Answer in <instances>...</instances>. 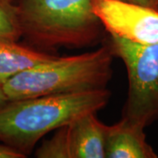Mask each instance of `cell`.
<instances>
[{"instance_id":"obj_1","label":"cell","mask_w":158,"mask_h":158,"mask_svg":"<svg viewBox=\"0 0 158 158\" xmlns=\"http://www.w3.org/2000/svg\"><path fill=\"white\" fill-rule=\"evenodd\" d=\"M106 89L9 100L0 107V141L27 156L37 142L89 113H97L109 101Z\"/></svg>"},{"instance_id":"obj_2","label":"cell","mask_w":158,"mask_h":158,"mask_svg":"<svg viewBox=\"0 0 158 158\" xmlns=\"http://www.w3.org/2000/svg\"><path fill=\"white\" fill-rule=\"evenodd\" d=\"M113 56L108 44L82 55L58 56L17 74L2 87L8 100L106 89Z\"/></svg>"},{"instance_id":"obj_3","label":"cell","mask_w":158,"mask_h":158,"mask_svg":"<svg viewBox=\"0 0 158 158\" xmlns=\"http://www.w3.org/2000/svg\"><path fill=\"white\" fill-rule=\"evenodd\" d=\"M22 36L45 50L91 46L105 28L91 0H15Z\"/></svg>"},{"instance_id":"obj_4","label":"cell","mask_w":158,"mask_h":158,"mask_svg":"<svg viewBox=\"0 0 158 158\" xmlns=\"http://www.w3.org/2000/svg\"><path fill=\"white\" fill-rule=\"evenodd\" d=\"M113 56L124 62L128 94L122 117L146 127L158 120V42L139 44L109 34Z\"/></svg>"},{"instance_id":"obj_5","label":"cell","mask_w":158,"mask_h":158,"mask_svg":"<svg viewBox=\"0 0 158 158\" xmlns=\"http://www.w3.org/2000/svg\"><path fill=\"white\" fill-rule=\"evenodd\" d=\"M91 6L109 34L139 44L158 42V9L121 0H91Z\"/></svg>"},{"instance_id":"obj_6","label":"cell","mask_w":158,"mask_h":158,"mask_svg":"<svg viewBox=\"0 0 158 158\" xmlns=\"http://www.w3.org/2000/svg\"><path fill=\"white\" fill-rule=\"evenodd\" d=\"M144 127L128 118L107 126L106 158H156L157 155L146 141Z\"/></svg>"},{"instance_id":"obj_7","label":"cell","mask_w":158,"mask_h":158,"mask_svg":"<svg viewBox=\"0 0 158 158\" xmlns=\"http://www.w3.org/2000/svg\"><path fill=\"white\" fill-rule=\"evenodd\" d=\"M70 158H106L107 126L89 113L68 124Z\"/></svg>"},{"instance_id":"obj_8","label":"cell","mask_w":158,"mask_h":158,"mask_svg":"<svg viewBox=\"0 0 158 158\" xmlns=\"http://www.w3.org/2000/svg\"><path fill=\"white\" fill-rule=\"evenodd\" d=\"M58 56L36 50L17 41L0 40V85L26 69L51 62Z\"/></svg>"},{"instance_id":"obj_9","label":"cell","mask_w":158,"mask_h":158,"mask_svg":"<svg viewBox=\"0 0 158 158\" xmlns=\"http://www.w3.org/2000/svg\"><path fill=\"white\" fill-rule=\"evenodd\" d=\"M22 28L18 8L12 0H0V40L18 41Z\"/></svg>"},{"instance_id":"obj_10","label":"cell","mask_w":158,"mask_h":158,"mask_svg":"<svg viewBox=\"0 0 158 158\" xmlns=\"http://www.w3.org/2000/svg\"><path fill=\"white\" fill-rule=\"evenodd\" d=\"M39 158H70L68 124L56 129L54 135L46 140L35 152Z\"/></svg>"},{"instance_id":"obj_11","label":"cell","mask_w":158,"mask_h":158,"mask_svg":"<svg viewBox=\"0 0 158 158\" xmlns=\"http://www.w3.org/2000/svg\"><path fill=\"white\" fill-rule=\"evenodd\" d=\"M25 156L21 152L9 147L4 143H0V158H24Z\"/></svg>"},{"instance_id":"obj_12","label":"cell","mask_w":158,"mask_h":158,"mask_svg":"<svg viewBox=\"0 0 158 158\" xmlns=\"http://www.w3.org/2000/svg\"><path fill=\"white\" fill-rule=\"evenodd\" d=\"M121 1L127 2V3H132V4H135V5H139V6L152 7V8H156V9L155 0H121Z\"/></svg>"},{"instance_id":"obj_13","label":"cell","mask_w":158,"mask_h":158,"mask_svg":"<svg viewBox=\"0 0 158 158\" xmlns=\"http://www.w3.org/2000/svg\"><path fill=\"white\" fill-rule=\"evenodd\" d=\"M9 101L7 97L6 96L5 92H4V90H3V87L2 85H0V107L3 106L4 105H6L7 102Z\"/></svg>"},{"instance_id":"obj_14","label":"cell","mask_w":158,"mask_h":158,"mask_svg":"<svg viewBox=\"0 0 158 158\" xmlns=\"http://www.w3.org/2000/svg\"><path fill=\"white\" fill-rule=\"evenodd\" d=\"M155 3H156V9H158V0H155Z\"/></svg>"},{"instance_id":"obj_15","label":"cell","mask_w":158,"mask_h":158,"mask_svg":"<svg viewBox=\"0 0 158 158\" xmlns=\"http://www.w3.org/2000/svg\"><path fill=\"white\" fill-rule=\"evenodd\" d=\"M12 1H13V2H15V0H12Z\"/></svg>"}]
</instances>
